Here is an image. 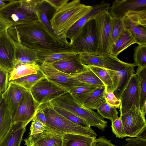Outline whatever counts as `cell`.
<instances>
[{
  "label": "cell",
  "mask_w": 146,
  "mask_h": 146,
  "mask_svg": "<svg viewBox=\"0 0 146 146\" xmlns=\"http://www.w3.org/2000/svg\"><path fill=\"white\" fill-rule=\"evenodd\" d=\"M7 32L15 41L36 52L73 51L67 40L51 32L38 17L33 21L12 26Z\"/></svg>",
  "instance_id": "6da1fadb"
},
{
  "label": "cell",
  "mask_w": 146,
  "mask_h": 146,
  "mask_svg": "<svg viewBox=\"0 0 146 146\" xmlns=\"http://www.w3.org/2000/svg\"><path fill=\"white\" fill-rule=\"evenodd\" d=\"M93 6L86 5L79 0L66 2L56 10L50 21L54 34L59 38L67 40V33L78 20L88 13Z\"/></svg>",
  "instance_id": "7a4b0ae2"
},
{
  "label": "cell",
  "mask_w": 146,
  "mask_h": 146,
  "mask_svg": "<svg viewBox=\"0 0 146 146\" xmlns=\"http://www.w3.org/2000/svg\"><path fill=\"white\" fill-rule=\"evenodd\" d=\"M39 107L45 115V131L61 135L72 133L96 138V134L92 129L82 127L69 121L56 111L50 102L41 104Z\"/></svg>",
  "instance_id": "3957f363"
},
{
  "label": "cell",
  "mask_w": 146,
  "mask_h": 146,
  "mask_svg": "<svg viewBox=\"0 0 146 146\" xmlns=\"http://www.w3.org/2000/svg\"><path fill=\"white\" fill-rule=\"evenodd\" d=\"M53 106L70 112L85 121L90 126L104 130L107 126L106 121L97 113L78 103L67 93L50 102Z\"/></svg>",
  "instance_id": "277c9868"
},
{
  "label": "cell",
  "mask_w": 146,
  "mask_h": 146,
  "mask_svg": "<svg viewBox=\"0 0 146 146\" xmlns=\"http://www.w3.org/2000/svg\"><path fill=\"white\" fill-rule=\"evenodd\" d=\"M72 46L73 50L78 54L98 55V40L95 19L88 21L84 25Z\"/></svg>",
  "instance_id": "5b68a950"
},
{
  "label": "cell",
  "mask_w": 146,
  "mask_h": 146,
  "mask_svg": "<svg viewBox=\"0 0 146 146\" xmlns=\"http://www.w3.org/2000/svg\"><path fill=\"white\" fill-rule=\"evenodd\" d=\"M36 10L23 5L20 0H11L0 9V13L11 23L12 26H14L37 20Z\"/></svg>",
  "instance_id": "8992f818"
},
{
  "label": "cell",
  "mask_w": 146,
  "mask_h": 146,
  "mask_svg": "<svg viewBox=\"0 0 146 146\" xmlns=\"http://www.w3.org/2000/svg\"><path fill=\"white\" fill-rule=\"evenodd\" d=\"M29 90L34 100L40 105L68 93L46 77L39 80Z\"/></svg>",
  "instance_id": "52a82bcc"
},
{
  "label": "cell",
  "mask_w": 146,
  "mask_h": 146,
  "mask_svg": "<svg viewBox=\"0 0 146 146\" xmlns=\"http://www.w3.org/2000/svg\"><path fill=\"white\" fill-rule=\"evenodd\" d=\"M119 117L127 137H136L146 128L145 116L134 104L129 110L120 114Z\"/></svg>",
  "instance_id": "ba28073f"
},
{
  "label": "cell",
  "mask_w": 146,
  "mask_h": 146,
  "mask_svg": "<svg viewBox=\"0 0 146 146\" xmlns=\"http://www.w3.org/2000/svg\"><path fill=\"white\" fill-rule=\"evenodd\" d=\"M40 105L34 100L29 90H26L11 120V125L19 122L28 124L33 119Z\"/></svg>",
  "instance_id": "9c48e42d"
},
{
  "label": "cell",
  "mask_w": 146,
  "mask_h": 146,
  "mask_svg": "<svg viewBox=\"0 0 146 146\" xmlns=\"http://www.w3.org/2000/svg\"><path fill=\"white\" fill-rule=\"evenodd\" d=\"M113 17L108 10L99 14L95 18L98 40V54H108V48Z\"/></svg>",
  "instance_id": "30bf717a"
},
{
  "label": "cell",
  "mask_w": 146,
  "mask_h": 146,
  "mask_svg": "<svg viewBox=\"0 0 146 146\" xmlns=\"http://www.w3.org/2000/svg\"><path fill=\"white\" fill-rule=\"evenodd\" d=\"M15 41L8 34L7 30L0 34V68L8 72L16 64Z\"/></svg>",
  "instance_id": "8fae6325"
},
{
  "label": "cell",
  "mask_w": 146,
  "mask_h": 146,
  "mask_svg": "<svg viewBox=\"0 0 146 146\" xmlns=\"http://www.w3.org/2000/svg\"><path fill=\"white\" fill-rule=\"evenodd\" d=\"M39 69L49 81L68 92L72 88L81 82L74 77L57 70L51 64L42 63Z\"/></svg>",
  "instance_id": "7c38bea8"
},
{
  "label": "cell",
  "mask_w": 146,
  "mask_h": 146,
  "mask_svg": "<svg viewBox=\"0 0 146 146\" xmlns=\"http://www.w3.org/2000/svg\"><path fill=\"white\" fill-rule=\"evenodd\" d=\"M135 66L133 63L124 62L116 70L106 69L112 81V92L118 99L120 100L122 92L134 74Z\"/></svg>",
  "instance_id": "4fadbf2b"
},
{
  "label": "cell",
  "mask_w": 146,
  "mask_h": 146,
  "mask_svg": "<svg viewBox=\"0 0 146 146\" xmlns=\"http://www.w3.org/2000/svg\"><path fill=\"white\" fill-rule=\"evenodd\" d=\"M120 100V114L130 110L133 104L140 110L139 92L137 79L135 74L132 76L122 92Z\"/></svg>",
  "instance_id": "5bb4252c"
},
{
  "label": "cell",
  "mask_w": 146,
  "mask_h": 146,
  "mask_svg": "<svg viewBox=\"0 0 146 146\" xmlns=\"http://www.w3.org/2000/svg\"><path fill=\"white\" fill-rule=\"evenodd\" d=\"M110 4L102 1L101 3L93 6L91 10L87 14L83 17L69 29L68 31L66 38L70 40V44H72L77 37L83 27L88 21L94 19L99 14L106 11L109 8Z\"/></svg>",
  "instance_id": "9a60e30c"
},
{
  "label": "cell",
  "mask_w": 146,
  "mask_h": 146,
  "mask_svg": "<svg viewBox=\"0 0 146 146\" xmlns=\"http://www.w3.org/2000/svg\"><path fill=\"white\" fill-rule=\"evenodd\" d=\"M143 10H146V0H116L110 8V13L113 17L122 19L127 12Z\"/></svg>",
  "instance_id": "2e32d148"
},
{
  "label": "cell",
  "mask_w": 146,
  "mask_h": 146,
  "mask_svg": "<svg viewBox=\"0 0 146 146\" xmlns=\"http://www.w3.org/2000/svg\"><path fill=\"white\" fill-rule=\"evenodd\" d=\"M51 65L57 70L72 76L89 69L86 66L82 63L78 54L75 56L58 61Z\"/></svg>",
  "instance_id": "e0dca14e"
},
{
  "label": "cell",
  "mask_w": 146,
  "mask_h": 146,
  "mask_svg": "<svg viewBox=\"0 0 146 146\" xmlns=\"http://www.w3.org/2000/svg\"><path fill=\"white\" fill-rule=\"evenodd\" d=\"M26 90L17 84L9 83L7 89L2 94L3 99L10 113L11 120L15 115L23 94Z\"/></svg>",
  "instance_id": "ac0fdd59"
},
{
  "label": "cell",
  "mask_w": 146,
  "mask_h": 146,
  "mask_svg": "<svg viewBox=\"0 0 146 146\" xmlns=\"http://www.w3.org/2000/svg\"><path fill=\"white\" fill-rule=\"evenodd\" d=\"M62 135L44 131L34 136H29L24 139L27 146H62Z\"/></svg>",
  "instance_id": "d6986e66"
},
{
  "label": "cell",
  "mask_w": 146,
  "mask_h": 146,
  "mask_svg": "<svg viewBox=\"0 0 146 146\" xmlns=\"http://www.w3.org/2000/svg\"><path fill=\"white\" fill-rule=\"evenodd\" d=\"M27 125L22 122L11 125L0 141V146H20Z\"/></svg>",
  "instance_id": "ffe728a7"
},
{
  "label": "cell",
  "mask_w": 146,
  "mask_h": 146,
  "mask_svg": "<svg viewBox=\"0 0 146 146\" xmlns=\"http://www.w3.org/2000/svg\"><path fill=\"white\" fill-rule=\"evenodd\" d=\"M15 42L16 64L18 63L31 64L40 63L37 58L36 51L17 42L15 41Z\"/></svg>",
  "instance_id": "44dd1931"
},
{
  "label": "cell",
  "mask_w": 146,
  "mask_h": 146,
  "mask_svg": "<svg viewBox=\"0 0 146 146\" xmlns=\"http://www.w3.org/2000/svg\"><path fill=\"white\" fill-rule=\"evenodd\" d=\"M125 29L128 31L138 45L146 44V26L137 24L125 16L121 19Z\"/></svg>",
  "instance_id": "7402d4cb"
},
{
  "label": "cell",
  "mask_w": 146,
  "mask_h": 146,
  "mask_svg": "<svg viewBox=\"0 0 146 146\" xmlns=\"http://www.w3.org/2000/svg\"><path fill=\"white\" fill-rule=\"evenodd\" d=\"M36 52L37 58L40 64L45 63L50 64L78 54L74 51L61 52L39 51Z\"/></svg>",
  "instance_id": "603a6c76"
},
{
  "label": "cell",
  "mask_w": 146,
  "mask_h": 146,
  "mask_svg": "<svg viewBox=\"0 0 146 146\" xmlns=\"http://www.w3.org/2000/svg\"><path fill=\"white\" fill-rule=\"evenodd\" d=\"M135 43L136 42L133 37L128 31L125 29L111 48L108 54L117 57L122 51Z\"/></svg>",
  "instance_id": "cb8c5ba5"
},
{
  "label": "cell",
  "mask_w": 146,
  "mask_h": 146,
  "mask_svg": "<svg viewBox=\"0 0 146 146\" xmlns=\"http://www.w3.org/2000/svg\"><path fill=\"white\" fill-rule=\"evenodd\" d=\"M98 87L80 82L72 88L68 93L78 103L82 105L89 96Z\"/></svg>",
  "instance_id": "d4e9b609"
},
{
  "label": "cell",
  "mask_w": 146,
  "mask_h": 146,
  "mask_svg": "<svg viewBox=\"0 0 146 146\" xmlns=\"http://www.w3.org/2000/svg\"><path fill=\"white\" fill-rule=\"evenodd\" d=\"M95 138L80 134H66L62 135V146H92Z\"/></svg>",
  "instance_id": "484cf974"
},
{
  "label": "cell",
  "mask_w": 146,
  "mask_h": 146,
  "mask_svg": "<svg viewBox=\"0 0 146 146\" xmlns=\"http://www.w3.org/2000/svg\"><path fill=\"white\" fill-rule=\"evenodd\" d=\"M40 64H16L13 69L9 72L8 81L37 73Z\"/></svg>",
  "instance_id": "4316f807"
},
{
  "label": "cell",
  "mask_w": 146,
  "mask_h": 146,
  "mask_svg": "<svg viewBox=\"0 0 146 146\" xmlns=\"http://www.w3.org/2000/svg\"><path fill=\"white\" fill-rule=\"evenodd\" d=\"M105 86L96 89L82 103L84 106L91 110H95L105 101L104 97Z\"/></svg>",
  "instance_id": "83f0119b"
},
{
  "label": "cell",
  "mask_w": 146,
  "mask_h": 146,
  "mask_svg": "<svg viewBox=\"0 0 146 146\" xmlns=\"http://www.w3.org/2000/svg\"><path fill=\"white\" fill-rule=\"evenodd\" d=\"M46 76L39 69L37 73L31 74L25 76L8 81V83H12L29 90L39 80Z\"/></svg>",
  "instance_id": "f1b7e54d"
},
{
  "label": "cell",
  "mask_w": 146,
  "mask_h": 146,
  "mask_svg": "<svg viewBox=\"0 0 146 146\" xmlns=\"http://www.w3.org/2000/svg\"><path fill=\"white\" fill-rule=\"evenodd\" d=\"M137 79L139 92L140 110L146 103V66L138 67L135 74Z\"/></svg>",
  "instance_id": "f546056e"
},
{
  "label": "cell",
  "mask_w": 146,
  "mask_h": 146,
  "mask_svg": "<svg viewBox=\"0 0 146 146\" xmlns=\"http://www.w3.org/2000/svg\"><path fill=\"white\" fill-rule=\"evenodd\" d=\"M11 125L10 114L3 100L0 108V141L9 130Z\"/></svg>",
  "instance_id": "4dcf8cb0"
},
{
  "label": "cell",
  "mask_w": 146,
  "mask_h": 146,
  "mask_svg": "<svg viewBox=\"0 0 146 146\" xmlns=\"http://www.w3.org/2000/svg\"><path fill=\"white\" fill-rule=\"evenodd\" d=\"M73 76L81 82L98 87L105 86L104 84L97 76L89 68L86 71Z\"/></svg>",
  "instance_id": "1f68e13d"
},
{
  "label": "cell",
  "mask_w": 146,
  "mask_h": 146,
  "mask_svg": "<svg viewBox=\"0 0 146 146\" xmlns=\"http://www.w3.org/2000/svg\"><path fill=\"white\" fill-rule=\"evenodd\" d=\"M124 30V27L122 20L113 17L108 48V53Z\"/></svg>",
  "instance_id": "d6a6232c"
},
{
  "label": "cell",
  "mask_w": 146,
  "mask_h": 146,
  "mask_svg": "<svg viewBox=\"0 0 146 146\" xmlns=\"http://www.w3.org/2000/svg\"><path fill=\"white\" fill-rule=\"evenodd\" d=\"M97 112L103 118L110 120L112 122L117 119L118 111L116 108L108 104L105 101L96 109Z\"/></svg>",
  "instance_id": "836d02e7"
},
{
  "label": "cell",
  "mask_w": 146,
  "mask_h": 146,
  "mask_svg": "<svg viewBox=\"0 0 146 146\" xmlns=\"http://www.w3.org/2000/svg\"><path fill=\"white\" fill-rule=\"evenodd\" d=\"M86 66L95 74L104 84L105 89H109L112 91L113 87L112 81L106 69L93 66Z\"/></svg>",
  "instance_id": "e575fe53"
},
{
  "label": "cell",
  "mask_w": 146,
  "mask_h": 146,
  "mask_svg": "<svg viewBox=\"0 0 146 146\" xmlns=\"http://www.w3.org/2000/svg\"><path fill=\"white\" fill-rule=\"evenodd\" d=\"M82 63L85 66H93L104 68L102 56L89 53L78 54Z\"/></svg>",
  "instance_id": "d590c367"
},
{
  "label": "cell",
  "mask_w": 146,
  "mask_h": 146,
  "mask_svg": "<svg viewBox=\"0 0 146 146\" xmlns=\"http://www.w3.org/2000/svg\"><path fill=\"white\" fill-rule=\"evenodd\" d=\"M53 106L56 111L71 121L82 127L92 129L85 121L75 114L62 108Z\"/></svg>",
  "instance_id": "8d00e7d4"
},
{
  "label": "cell",
  "mask_w": 146,
  "mask_h": 146,
  "mask_svg": "<svg viewBox=\"0 0 146 146\" xmlns=\"http://www.w3.org/2000/svg\"><path fill=\"white\" fill-rule=\"evenodd\" d=\"M49 4L44 0H42L37 7L36 15L46 27L52 33H54L52 29L50 22L48 21L47 14L50 10Z\"/></svg>",
  "instance_id": "74e56055"
},
{
  "label": "cell",
  "mask_w": 146,
  "mask_h": 146,
  "mask_svg": "<svg viewBox=\"0 0 146 146\" xmlns=\"http://www.w3.org/2000/svg\"><path fill=\"white\" fill-rule=\"evenodd\" d=\"M134 50L133 64L135 66L138 67L146 66V44L138 45Z\"/></svg>",
  "instance_id": "f35d334b"
},
{
  "label": "cell",
  "mask_w": 146,
  "mask_h": 146,
  "mask_svg": "<svg viewBox=\"0 0 146 146\" xmlns=\"http://www.w3.org/2000/svg\"><path fill=\"white\" fill-rule=\"evenodd\" d=\"M125 15L135 24L146 26V10L131 11Z\"/></svg>",
  "instance_id": "ab89813d"
},
{
  "label": "cell",
  "mask_w": 146,
  "mask_h": 146,
  "mask_svg": "<svg viewBox=\"0 0 146 146\" xmlns=\"http://www.w3.org/2000/svg\"><path fill=\"white\" fill-rule=\"evenodd\" d=\"M112 131L116 137L122 139L127 137L119 117L111 122Z\"/></svg>",
  "instance_id": "60d3db41"
},
{
  "label": "cell",
  "mask_w": 146,
  "mask_h": 146,
  "mask_svg": "<svg viewBox=\"0 0 146 146\" xmlns=\"http://www.w3.org/2000/svg\"><path fill=\"white\" fill-rule=\"evenodd\" d=\"M104 97L106 101L110 105L119 108L120 101L118 99L111 90L105 89Z\"/></svg>",
  "instance_id": "b9f144b4"
},
{
  "label": "cell",
  "mask_w": 146,
  "mask_h": 146,
  "mask_svg": "<svg viewBox=\"0 0 146 146\" xmlns=\"http://www.w3.org/2000/svg\"><path fill=\"white\" fill-rule=\"evenodd\" d=\"M32 121L29 136H34L44 131V127L42 123L35 119H33Z\"/></svg>",
  "instance_id": "7bdbcfd3"
},
{
  "label": "cell",
  "mask_w": 146,
  "mask_h": 146,
  "mask_svg": "<svg viewBox=\"0 0 146 146\" xmlns=\"http://www.w3.org/2000/svg\"><path fill=\"white\" fill-rule=\"evenodd\" d=\"M9 72L0 68V92L2 94L7 89L8 85Z\"/></svg>",
  "instance_id": "ee69618b"
},
{
  "label": "cell",
  "mask_w": 146,
  "mask_h": 146,
  "mask_svg": "<svg viewBox=\"0 0 146 146\" xmlns=\"http://www.w3.org/2000/svg\"><path fill=\"white\" fill-rule=\"evenodd\" d=\"M127 143L121 146H146V140L139 139L137 137H130L125 139Z\"/></svg>",
  "instance_id": "f6af8a7d"
},
{
  "label": "cell",
  "mask_w": 146,
  "mask_h": 146,
  "mask_svg": "<svg viewBox=\"0 0 146 146\" xmlns=\"http://www.w3.org/2000/svg\"><path fill=\"white\" fill-rule=\"evenodd\" d=\"M92 146H115L110 140H107L104 137H100L95 138Z\"/></svg>",
  "instance_id": "bcb514c9"
},
{
  "label": "cell",
  "mask_w": 146,
  "mask_h": 146,
  "mask_svg": "<svg viewBox=\"0 0 146 146\" xmlns=\"http://www.w3.org/2000/svg\"><path fill=\"white\" fill-rule=\"evenodd\" d=\"M12 26L11 23L0 13V34L7 31Z\"/></svg>",
  "instance_id": "7dc6e473"
},
{
  "label": "cell",
  "mask_w": 146,
  "mask_h": 146,
  "mask_svg": "<svg viewBox=\"0 0 146 146\" xmlns=\"http://www.w3.org/2000/svg\"><path fill=\"white\" fill-rule=\"evenodd\" d=\"M33 119L40 122L44 126L45 125L46 121L45 115L43 111L39 106Z\"/></svg>",
  "instance_id": "c3c4849f"
},
{
  "label": "cell",
  "mask_w": 146,
  "mask_h": 146,
  "mask_svg": "<svg viewBox=\"0 0 146 146\" xmlns=\"http://www.w3.org/2000/svg\"><path fill=\"white\" fill-rule=\"evenodd\" d=\"M44 1L53 7L56 10L65 3L69 1L68 0H44Z\"/></svg>",
  "instance_id": "681fc988"
},
{
  "label": "cell",
  "mask_w": 146,
  "mask_h": 146,
  "mask_svg": "<svg viewBox=\"0 0 146 146\" xmlns=\"http://www.w3.org/2000/svg\"><path fill=\"white\" fill-rule=\"evenodd\" d=\"M136 137L144 140H146V128L141 132Z\"/></svg>",
  "instance_id": "f907efd6"
},
{
  "label": "cell",
  "mask_w": 146,
  "mask_h": 146,
  "mask_svg": "<svg viewBox=\"0 0 146 146\" xmlns=\"http://www.w3.org/2000/svg\"><path fill=\"white\" fill-rule=\"evenodd\" d=\"M6 4L4 0H0V9L4 7Z\"/></svg>",
  "instance_id": "816d5d0a"
},
{
  "label": "cell",
  "mask_w": 146,
  "mask_h": 146,
  "mask_svg": "<svg viewBox=\"0 0 146 146\" xmlns=\"http://www.w3.org/2000/svg\"><path fill=\"white\" fill-rule=\"evenodd\" d=\"M2 94L0 92V108L3 101Z\"/></svg>",
  "instance_id": "f5cc1de1"
}]
</instances>
